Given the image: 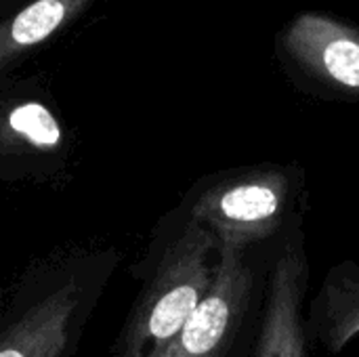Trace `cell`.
Returning <instances> with one entry per match:
<instances>
[{
	"label": "cell",
	"mask_w": 359,
	"mask_h": 357,
	"mask_svg": "<svg viewBox=\"0 0 359 357\" xmlns=\"http://www.w3.org/2000/svg\"><path fill=\"white\" fill-rule=\"evenodd\" d=\"M307 170L292 162H261L202 177L175 217L208 229L219 248L261 250L305 223Z\"/></svg>",
	"instance_id": "1"
},
{
	"label": "cell",
	"mask_w": 359,
	"mask_h": 357,
	"mask_svg": "<svg viewBox=\"0 0 359 357\" xmlns=\"http://www.w3.org/2000/svg\"><path fill=\"white\" fill-rule=\"evenodd\" d=\"M221 248L202 225L175 217L122 337V357H160L215 286Z\"/></svg>",
	"instance_id": "2"
},
{
	"label": "cell",
	"mask_w": 359,
	"mask_h": 357,
	"mask_svg": "<svg viewBox=\"0 0 359 357\" xmlns=\"http://www.w3.org/2000/svg\"><path fill=\"white\" fill-rule=\"evenodd\" d=\"M273 246L223 248L212 290L160 357H252Z\"/></svg>",
	"instance_id": "3"
},
{
	"label": "cell",
	"mask_w": 359,
	"mask_h": 357,
	"mask_svg": "<svg viewBox=\"0 0 359 357\" xmlns=\"http://www.w3.org/2000/svg\"><path fill=\"white\" fill-rule=\"evenodd\" d=\"M276 59L301 93L359 103V25L324 11L288 19L273 40Z\"/></svg>",
	"instance_id": "4"
},
{
	"label": "cell",
	"mask_w": 359,
	"mask_h": 357,
	"mask_svg": "<svg viewBox=\"0 0 359 357\" xmlns=\"http://www.w3.org/2000/svg\"><path fill=\"white\" fill-rule=\"evenodd\" d=\"M309 280L307 234L299 223L273 246L252 357H316L305 322Z\"/></svg>",
	"instance_id": "5"
},
{
	"label": "cell",
	"mask_w": 359,
	"mask_h": 357,
	"mask_svg": "<svg viewBox=\"0 0 359 357\" xmlns=\"http://www.w3.org/2000/svg\"><path fill=\"white\" fill-rule=\"evenodd\" d=\"M111 0H29L0 23V84L27 59Z\"/></svg>",
	"instance_id": "6"
},
{
	"label": "cell",
	"mask_w": 359,
	"mask_h": 357,
	"mask_svg": "<svg viewBox=\"0 0 359 357\" xmlns=\"http://www.w3.org/2000/svg\"><path fill=\"white\" fill-rule=\"evenodd\" d=\"M313 347L339 356L359 337V265L351 259L334 263L305 307Z\"/></svg>",
	"instance_id": "7"
},
{
	"label": "cell",
	"mask_w": 359,
	"mask_h": 357,
	"mask_svg": "<svg viewBox=\"0 0 359 357\" xmlns=\"http://www.w3.org/2000/svg\"><path fill=\"white\" fill-rule=\"evenodd\" d=\"M78 301V288L67 284L29 307L0 337V357H61Z\"/></svg>",
	"instance_id": "8"
},
{
	"label": "cell",
	"mask_w": 359,
	"mask_h": 357,
	"mask_svg": "<svg viewBox=\"0 0 359 357\" xmlns=\"http://www.w3.org/2000/svg\"><path fill=\"white\" fill-rule=\"evenodd\" d=\"M4 128L19 141L36 147H55L61 141V128L53 109L36 97L6 99L2 112Z\"/></svg>",
	"instance_id": "9"
},
{
	"label": "cell",
	"mask_w": 359,
	"mask_h": 357,
	"mask_svg": "<svg viewBox=\"0 0 359 357\" xmlns=\"http://www.w3.org/2000/svg\"><path fill=\"white\" fill-rule=\"evenodd\" d=\"M29 0H0V23L15 15L19 8H23Z\"/></svg>",
	"instance_id": "10"
}]
</instances>
